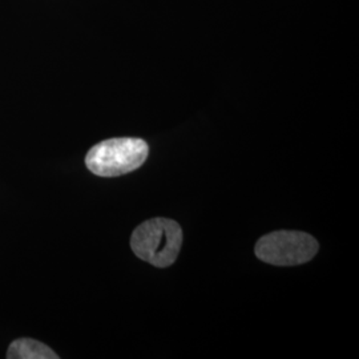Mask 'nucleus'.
<instances>
[{"mask_svg": "<svg viewBox=\"0 0 359 359\" xmlns=\"http://www.w3.org/2000/svg\"><path fill=\"white\" fill-rule=\"evenodd\" d=\"M182 245V231L175 219L156 217L139 225L130 237L133 253L156 268L173 265Z\"/></svg>", "mask_w": 359, "mask_h": 359, "instance_id": "1", "label": "nucleus"}, {"mask_svg": "<svg viewBox=\"0 0 359 359\" xmlns=\"http://www.w3.org/2000/svg\"><path fill=\"white\" fill-rule=\"evenodd\" d=\"M149 147L142 139H109L92 147L86 157V165L100 177L127 175L142 167L148 158Z\"/></svg>", "mask_w": 359, "mask_h": 359, "instance_id": "2", "label": "nucleus"}, {"mask_svg": "<svg viewBox=\"0 0 359 359\" xmlns=\"http://www.w3.org/2000/svg\"><path fill=\"white\" fill-rule=\"evenodd\" d=\"M320 245L308 233L273 231L261 237L256 244V256L270 265L295 266L309 262L317 255Z\"/></svg>", "mask_w": 359, "mask_h": 359, "instance_id": "3", "label": "nucleus"}, {"mask_svg": "<svg viewBox=\"0 0 359 359\" xmlns=\"http://www.w3.org/2000/svg\"><path fill=\"white\" fill-rule=\"evenodd\" d=\"M8 359H57L59 355L36 339L20 338L13 341L7 351Z\"/></svg>", "mask_w": 359, "mask_h": 359, "instance_id": "4", "label": "nucleus"}]
</instances>
